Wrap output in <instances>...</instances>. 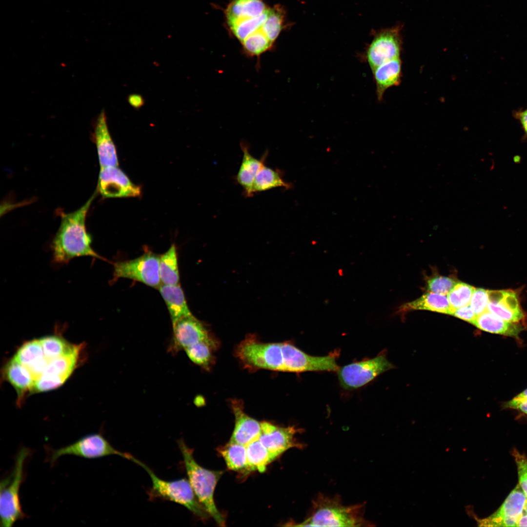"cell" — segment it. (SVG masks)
<instances>
[{
	"mask_svg": "<svg viewBox=\"0 0 527 527\" xmlns=\"http://www.w3.org/2000/svg\"><path fill=\"white\" fill-rule=\"evenodd\" d=\"M243 51L250 56L259 57L269 51L273 43L262 33H256L241 42Z\"/></svg>",
	"mask_w": 527,
	"mask_h": 527,
	"instance_id": "cell-33",
	"label": "cell"
},
{
	"mask_svg": "<svg viewBox=\"0 0 527 527\" xmlns=\"http://www.w3.org/2000/svg\"><path fill=\"white\" fill-rule=\"evenodd\" d=\"M527 414V400L519 404L515 408Z\"/></svg>",
	"mask_w": 527,
	"mask_h": 527,
	"instance_id": "cell-43",
	"label": "cell"
},
{
	"mask_svg": "<svg viewBox=\"0 0 527 527\" xmlns=\"http://www.w3.org/2000/svg\"><path fill=\"white\" fill-rule=\"evenodd\" d=\"M246 449L249 472H264L268 464L275 460L259 439L247 444Z\"/></svg>",
	"mask_w": 527,
	"mask_h": 527,
	"instance_id": "cell-30",
	"label": "cell"
},
{
	"mask_svg": "<svg viewBox=\"0 0 527 527\" xmlns=\"http://www.w3.org/2000/svg\"><path fill=\"white\" fill-rule=\"evenodd\" d=\"M132 461L142 466L149 474L152 487L148 494L152 499L160 498L181 505L203 521L210 515L198 500L188 479L165 481L158 477L146 465L135 457Z\"/></svg>",
	"mask_w": 527,
	"mask_h": 527,
	"instance_id": "cell-4",
	"label": "cell"
},
{
	"mask_svg": "<svg viewBox=\"0 0 527 527\" xmlns=\"http://www.w3.org/2000/svg\"><path fill=\"white\" fill-rule=\"evenodd\" d=\"M160 256L147 251L137 258L117 262L114 264V277L132 279L158 288L162 284L159 274Z\"/></svg>",
	"mask_w": 527,
	"mask_h": 527,
	"instance_id": "cell-7",
	"label": "cell"
},
{
	"mask_svg": "<svg viewBox=\"0 0 527 527\" xmlns=\"http://www.w3.org/2000/svg\"><path fill=\"white\" fill-rule=\"evenodd\" d=\"M452 315L471 324H473L477 317L470 304L456 309Z\"/></svg>",
	"mask_w": 527,
	"mask_h": 527,
	"instance_id": "cell-38",
	"label": "cell"
},
{
	"mask_svg": "<svg viewBox=\"0 0 527 527\" xmlns=\"http://www.w3.org/2000/svg\"><path fill=\"white\" fill-rule=\"evenodd\" d=\"M178 445L182 454L188 480L198 500L218 525L225 526V518L218 509L214 499L216 486L223 471L209 470L198 464L194 458L193 450L183 439H180Z\"/></svg>",
	"mask_w": 527,
	"mask_h": 527,
	"instance_id": "cell-3",
	"label": "cell"
},
{
	"mask_svg": "<svg viewBox=\"0 0 527 527\" xmlns=\"http://www.w3.org/2000/svg\"><path fill=\"white\" fill-rule=\"evenodd\" d=\"M472 324L486 332L515 338L524 329L519 322L504 320L488 310L477 316Z\"/></svg>",
	"mask_w": 527,
	"mask_h": 527,
	"instance_id": "cell-23",
	"label": "cell"
},
{
	"mask_svg": "<svg viewBox=\"0 0 527 527\" xmlns=\"http://www.w3.org/2000/svg\"><path fill=\"white\" fill-rule=\"evenodd\" d=\"M527 499L520 485L509 493L500 508L488 517L479 520V526L517 527Z\"/></svg>",
	"mask_w": 527,
	"mask_h": 527,
	"instance_id": "cell-15",
	"label": "cell"
},
{
	"mask_svg": "<svg viewBox=\"0 0 527 527\" xmlns=\"http://www.w3.org/2000/svg\"><path fill=\"white\" fill-rule=\"evenodd\" d=\"M14 358L27 368L35 382L41 377L49 362L44 356L39 339L33 340L23 344L18 350Z\"/></svg>",
	"mask_w": 527,
	"mask_h": 527,
	"instance_id": "cell-20",
	"label": "cell"
},
{
	"mask_svg": "<svg viewBox=\"0 0 527 527\" xmlns=\"http://www.w3.org/2000/svg\"><path fill=\"white\" fill-rule=\"evenodd\" d=\"M517 527H527V514L523 513L518 520Z\"/></svg>",
	"mask_w": 527,
	"mask_h": 527,
	"instance_id": "cell-42",
	"label": "cell"
},
{
	"mask_svg": "<svg viewBox=\"0 0 527 527\" xmlns=\"http://www.w3.org/2000/svg\"><path fill=\"white\" fill-rule=\"evenodd\" d=\"M217 451L229 469L245 474L249 473L245 446L229 441L225 445L218 447Z\"/></svg>",
	"mask_w": 527,
	"mask_h": 527,
	"instance_id": "cell-27",
	"label": "cell"
},
{
	"mask_svg": "<svg viewBox=\"0 0 527 527\" xmlns=\"http://www.w3.org/2000/svg\"><path fill=\"white\" fill-rule=\"evenodd\" d=\"M97 190L106 198L137 197L141 193V188L117 166L100 168Z\"/></svg>",
	"mask_w": 527,
	"mask_h": 527,
	"instance_id": "cell-14",
	"label": "cell"
},
{
	"mask_svg": "<svg viewBox=\"0 0 527 527\" xmlns=\"http://www.w3.org/2000/svg\"><path fill=\"white\" fill-rule=\"evenodd\" d=\"M159 274L162 284H179L180 276L176 247L174 244L160 256Z\"/></svg>",
	"mask_w": 527,
	"mask_h": 527,
	"instance_id": "cell-31",
	"label": "cell"
},
{
	"mask_svg": "<svg viewBox=\"0 0 527 527\" xmlns=\"http://www.w3.org/2000/svg\"><path fill=\"white\" fill-rule=\"evenodd\" d=\"M488 301V290L475 288L469 304L477 316L487 310Z\"/></svg>",
	"mask_w": 527,
	"mask_h": 527,
	"instance_id": "cell-36",
	"label": "cell"
},
{
	"mask_svg": "<svg viewBox=\"0 0 527 527\" xmlns=\"http://www.w3.org/2000/svg\"><path fill=\"white\" fill-rule=\"evenodd\" d=\"M93 138L96 144L100 167L117 166L116 147L109 131L104 110H102L94 124Z\"/></svg>",
	"mask_w": 527,
	"mask_h": 527,
	"instance_id": "cell-18",
	"label": "cell"
},
{
	"mask_svg": "<svg viewBox=\"0 0 527 527\" xmlns=\"http://www.w3.org/2000/svg\"><path fill=\"white\" fill-rule=\"evenodd\" d=\"M231 407L235 417V425L229 441L246 446L259 439L262 429L261 422L244 412L242 402L233 400Z\"/></svg>",
	"mask_w": 527,
	"mask_h": 527,
	"instance_id": "cell-19",
	"label": "cell"
},
{
	"mask_svg": "<svg viewBox=\"0 0 527 527\" xmlns=\"http://www.w3.org/2000/svg\"><path fill=\"white\" fill-rule=\"evenodd\" d=\"M376 85L378 100L381 101L385 91L399 85L402 77V61L397 58L377 67L372 70Z\"/></svg>",
	"mask_w": 527,
	"mask_h": 527,
	"instance_id": "cell-22",
	"label": "cell"
},
{
	"mask_svg": "<svg viewBox=\"0 0 527 527\" xmlns=\"http://www.w3.org/2000/svg\"><path fill=\"white\" fill-rule=\"evenodd\" d=\"M71 455L86 459H96L109 455H116L131 461L133 456L115 448L101 434L94 433L85 435L73 444L54 450L50 461L55 463L61 457Z\"/></svg>",
	"mask_w": 527,
	"mask_h": 527,
	"instance_id": "cell-8",
	"label": "cell"
},
{
	"mask_svg": "<svg viewBox=\"0 0 527 527\" xmlns=\"http://www.w3.org/2000/svg\"><path fill=\"white\" fill-rule=\"evenodd\" d=\"M527 400V389L516 395L512 399L506 403L507 408L515 409L521 403Z\"/></svg>",
	"mask_w": 527,
	"mask_h": 527,
	"instance_id": "cell-39",
	"label": "cell"
},
{
	"mask_svg": "<svg viewBox=\"0 0 527 527\" xmlns=\"http://www.w3.org/2000/svg\"><path fill=\"white\" fill-rule=\"evenodd\" d=\"M169 311L172 324L180 318L192 315L180 285L161 284L158 288Z\"/></svg>",
	"mask_w": 527,
	"mask_h": 527,
	"instance_id": "cell-25",
	"label": "cell"
},
{
	"mask_svg": "<svg viewBox=\"0 0 527 527\" xmlns=\"http://www.w3.org/2000/svg\"><path fill=\"white\" fill-rule=\"evenodd\" d=\"M293 185L283 179L281 171L267 167L265 163L261 166L257 174L252 188L254 193L266 191L277 187H283L286 190L292 188Z\"/></svg>",
	"mask_w": 527,
	"mask_h": 527,
	"instance_id": "cell-28",
	"label": "cell"
},
{
	"mask_svg": "<svg viewBox=\"0 0 527 527\" xmlns=\"http://www.w3.org/2000/svg\"><path fill=\"white\" fill-rule=\"evenodd\" d=\"M402 44L399 26L378 32L367 46L364 55V59L371 71L382 64L399 58Z\"/></svg>",
	"mask_w": 527,
	"mask_h": 527,
	"instance_id": "cell-10",
	"label": "cell"
},
{
	"mask_svg": "<svg viewBox=\"0 0 527 527\" xmlns=\"http://www.w3.org/2000/svg\"><path fill=\"white\" fill-rule=\"evenodd\" d=\"M394 368L383 354L348 364L339 368L338 372L341 386L346 389L361 387L380 374Z\"/></svg>",
	"mask_w": 527,
	"mask_h": 527,
	"instance_id": "cell-9",
	"label": "cell"
},
{
	"mask_svg": "<svg viewBox=\"0 0 527 527\" xmlns=\"http://www.w3.org/2000/svg\"><path fill=\"white\" fill-rule=\"evenodd\" d=\"M216 339L204 341L192 345L184 350L190 360L195 364L209 369L214 363V352L218 347Z\"/></svg>",
	"mask_w": 527,
	"mask_h": 527,
	"instance_id": "cell-29",
	"label": "cell"
},
{
	"mask_svg": "<svg viewBox=\"0 0 527 527\" xmlns=\"http://www.w3.org/2000/svg\"><path fill=\"white\" fill-rule=\"evenodd\" d=\"M45 357L50 361L54 359L70 354L79 349L81 345L68 343L61 337L51 335L39 339Z\"/></svg>",
	"mask_w": 527,
	"mask_h": 527,
	"instance_id": "cell-32",
	"label": "cell"
},
{
	"mask_svg": "<svg viewBox=\"0 0 527 527\" xmlns=\"http://www.w3.org/2000/svg\"><path fill=\"white\" fill-rule=\"evenodd\" d=\"M365 504L345 505L339 495L330 497L319 493L312 501L305 519L287 526L370 527L374 526L364 517Z\"/></svg>",
	"mask_w": 527,
	"mask_h": 527,
	"instance_id": "cell-2",
	"label": "cell"
},
{
	"mask_svg": "<svg viewBox=\"0 0 527 527\" xmlns=\"http://www.w3.org/2000/svg\"><path fill=\"white\" fill-rule=\"evenodd\" d=\"M514 115L515 118L520 122L527 136V109L516 111L514 113Z\"/></svg>",
	"mask_w": 527,
	"mask_h": 527,
	"instance_id": "cell-41",
	"label": "cell"
},
{
	"mask_svg": "<svg viewBox=\"0 0 527 527\" xmlns=\"http://www.w3.org/2000/svg\"><path fill=\"white\" fill-rule=\"evenodd\" d=\"M4 371L6 379L17 392L18 403L20 404L26 393L34 390L35 381L27 368L14 357L6 364Z\"/></svg>",
	"mask_w": 527,
	"mask_h": 527,
	"instance_id": "cell-24",
	"label": "cell"
},
{
	"mask_svg": "<svg viewBox=\"0 0 527 527\" xmlns=\"http://www.w3.org/2000/svg\"><path fill=\"white\" fill-rule=\"evenodd\" d=\"M241 147L243 155L236 180L243 188L246 197H250L253 196L252 188L256 176L265 163L268 153L265 152L260 159H258L251 154L246 144L242 142Z\"/></svg>",
	"mask_w": 527,
	"mask_h": 527,
	"instance_id": "cell-21",
	"label": "cell"
},
{
	"mask_svg": "<svg viewBox=\"0 0 527 527\" xmlns=\"http://www.w3.org/2000/svg\"><path fill=\"white\" fill-rule=\"evenodd\" d=\"M457 282L452 278L435 276L429 279L427 281V290L429 292L446 295L453 288Z\"/></svg>",
	"mask_w": 527,
	"mask_h": 527,
	"instance_id": "cell-35",
	"label": "cell"
},
{
	"mask_svg": "<svg viewBox=\"0 0 527 527\" xmlns=\"http://www.w3.org/2000/svg\"><path fill=\"white\" fill-rule=\"evenodd\" d=\"M473 286L463 282H457L447 294V299L454 311L459 308L469 305L473 293Z\"/></svg>",
	"mask_w": 527,
	"mask_h": 527,
	"instance_id": "cell-34",
	"label": "cell"
},
{
	"mask_svg": "<svg viewBox=\"0 0 527 527\" xmlns=\"http://www.w3.org/2000/svg\"><path fill=\"white\" fill-rule=\"evenodd\" d=\"M512 455L517 467L519 485L527 498V459L516 449H513Z\"/></svg>",
	"mask_w": 527,
	"mask_h": 527,
	"instance_id": "cell-37",
	"label": "cell"
},
{
	"mask_svg": "<svg viewBox=\"0 0 527 527\" xmlns=\"http://www.w3.org/2000/svg\"><path fill=\"white\" fill-rule=\"evenodd\" d=\"M487 310L504 320L519 322L525 318L517 293L512 290H488Z\"/></svg>",
	"mask_w": 527,
	"mask_h": 527,
	"instance_id": "cell-16",
	"label": "cell"
},
{
	"mask_svg": "<svg viewBox=\"0 0 527 527\" xmlns=\"http://www.w3.org/2000/svg\"><path fill=\"white\" fill-rule=\"evenodd\" d=\"M284 371H337L339 369L336 355L324 356L308 355L289 342L281 343Z\"/></svg>",
	"mask_w": 527,
	"mask_h": 527,
	"instance_id": "cell-11",
	"label": "cell"
},
{
	"mask_svg": "<svg viewBox=\"0 0 527 527\" xmlns=\"http://www.w3.org/2000/svg\"><path fill=\"white\" fill-rule=\"evenodd\" d=\"M235 354L250 370L284 371L281 343H263L254 336H248L235 348Z\"/></svg>",
	"mask_w": 527,
	"mask_h": 527,
	"instance_id": "cell-6",
	"label": "cell"
},
{
	"mask_svg": "<svg viewBox=\"0 0 527 527\" xmlns=\"http://www.w3.org/2000/svg\"><path fill=\"white\" fill-rule=\"evenodd\" d=\"M259 440L276 459L292 448H304V444L298 442L295 435L303 429L294 426H280L267 421L261 422Z\"/></svg>",
	"mask_w": 527,
	"mask_h": 527,
	"instance_id": "cell-12",
	"label": "cell"
},
{
	"mask_svg": "<svg viewBox=\"0 0 527 527\" xmlns=\"http://www.w3.org/2000/svg\"><path fill=\"white\" fill-rule=\"evenodd\" d=\"M30 454L29 448L21 447L16 456L11 473L1 481L0 515L2 527H11L25 517L20 502V489L23 480L26 461Z\"/></svg>",
	"mask_w": 527,
	"mask_h": 527,
	"instance_id": "cell-5",
	"label": "cell"
},
{
	"mask_svg": "<svg viewBox=\"0 0 527 527\" xmlns=\"http://www.w3.org/2000/svg\"><path fill=\"white\" fill-rule=\"evenodd\" d=\"M81 347L70 354L50 361L41 377L35 382L34 391H47L61 386L76 366Z\"/></svg>",
	"mask_w": 527,
	"mask_h": 527,
	"instance_id": "cell-13",
	"label": "cell"
},
{
	"mask_svg": "<svg viewBox=\"0 0 527 527\" xmlns=\"http://www.w3.org/2000/svg\"><path fill=\"white\" fill-rule=\"evenodd\" d=\"M524 510L525 511L526 513L527 514V500L526 501V503H525V506H524Z\"/></svg>",
	"mask_w": 527,
	"mask_h": 527,
	"instance_id": "cell-44",
	"label": "cell"
},
{
	"mask_svg": "<svg viewBox=\"0 0 527 527\" xmlns=\"http://www.w3.org/2000/svg\"><path fill=\"white\" fill-rule=\"evenodd\" d=\"M412 310H427L451 315L454 312L447 297L431 292L402 305L399 312H405Z\"/></svg>",
	"mask_w": 527,
	"mask_h": 527,
	"instance_id": "cell-26",
	"label": "cell"
},
{
	"mask_svg": "<svg viewBox=\"0 0 527 527\" xmlns=\"http://www.w3.org/2000/svg\"><path fill=\"white\" fill-rule=\"evenodd\" d=\"M172 326L175 350L184 349L199 342L215 339L193 315L180 318Z\"/></svg>",
	"mask_w": 527,
	"mask_h": 527,
	"instance_id": "cell-17",
	"label": "cell"
},
{
	"mask_svg": "<svg viewBox=\"0 0 527 527\" xmlns=\"http://www.w3.org/2000/svg\"><path fill=\"white\" fill-rule=\"evenodd\" d=\"M127 101L129 104L134 109H139L144 104L143 97L138 94H132L128 96Z\"/></svg>",
	"mask_w": 527,
	"mask_h": 527,
	"instance_id": "cell-40",
	"label": "cell"
},
{
	"mask_svg": "<svg viewBox=\"0 0 527 527\" xmlns=\"http://www.w3.org/2000/svg\"><path fill=\"white\" fill-rule=\"evenodd\" d=\"M96 192L77 210L61 213L59 228L51 244L55 264H67L74 258L83 256L105 260L92 248V239L86 226L87 214Z\"/></svg>",
	"mask_w": 527,
	"mask_h": 527,
	"instance_id": "cell-1",
	"label": "cell"
}]
</instances>
